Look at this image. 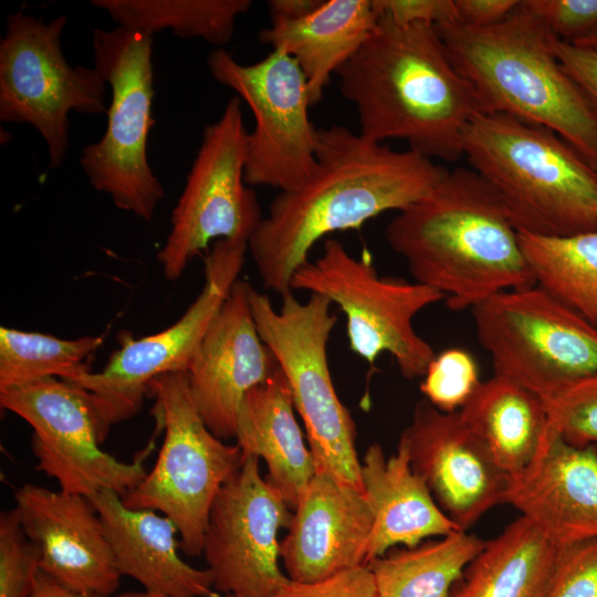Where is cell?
Wrapping results in <instances>:
<instances>
[{"label":"cell","instance_id":"16","mask_svg":"<svg viewBox=\"0 0 597 597\" xmlns=\"http://www.w3.org/2000/svg\"><path fill=\"white\" fill-rule=\"evenodd\" d=\"M259 460L243 455L208 517L202 554L216 590L226 596L272 597L290 580L279 566L277 533L289 527L291 509L261 476Z\"/></svg>","mask_w":597,"mask_h":597},{"label":"cell","instance_id":"11","mask_svg":"<svg viewBox=\"0 0 597 597\" xmlns=\"http://www.w3.org/2000/svg\"><path fill=\"white\" fill-rule=\"evenodd\" d=\"M66 23L64 14L45 22L13 12L0 41V121L32 125L45 142L51 168L66 157L70 113L107 112L106 82L98 71L72 66L63 54Z\"/></svg>","mask_w":597,"mask_h":597},{"label":"cell","instance_id":"29","mask_svg":"<svg viewBox=\"0 0 597 597\" xmlns=\"http://www.w3.org/2000/svg\"><path fill=\"white\" fill-rule=\"evenodd\" d=\"M519 237L535 283L597 328V229Z\"/></svg>","mask_w":597,"mask_h":597},{"label":"cell","instance_id":"26","mask_svg":"<svg viewBox=\"0 0 597 597\" xmlns=\"http://www.w3.org/2000/svg\"><path fill=\"white\" fill-rule=\"evenodd\" d=\"M563 547L520 516L485 541L449 597H547Z\"/></svg>","mask_w":597,"mask_h":597},{"label":"cell","instance_id":"10","mask_svg":"<svg viewBox=\"0 0 597 597\" xmlns=\"http://www.w3.org/2000/svg\"><path fill=\"white\" fill-rule=\"evenodd\" d=\"M471 312L493 375L542 399L597 373V328L536 283L493 294Z\"/></svg>","mask_w":597,"mask_h":597},{"label":"cell","instance_id":"19","mask_svg":"<svg viewBox=\"0 0 597 597\" xmlns=\"http://www.w3.org/2000/svg\"><path fill=\"white\" fill-rule=\"evenodd\" d=\"M15 502L24 532L40 552V570L76 593L109 597L116 591L122 575L88 498L25 484Z\"/></svg>","mask_w":597,"mask_h":597},{"label":"cell","instance_id":"6","mask_svg":"<svg viewBox=\"0 0 597 597\" xmlns=\"http://www.w3.org/2000/svg\"><path fill=\"white\" fill-rule=\"evenodd\" d=\"M281 297L276 310L266 294L248 289L259 335L284 374L304 423L315 471L328 472L364 493L355 422L336 392L328 366L327 345L337 315L331 312V301L317 294L305 302L293 291Z\"/></svg>","mask_w":597,"mask_h":597},{"label":"cell","instance_id":"13","mask_svg":"<svg viewBox=\"0 0 597 597\" xmlns=\"http://www.w3.org/2000/svg\"><path fill=\"white\" fill-rule=\"evenodd\" d=\"M249 132L241 100L231 97L221 116L202 132L201 143L172 209L170 231L157 254L168 281L219 240H245L263 216L244 172Z\"/></svg>","mask_w":597,"mask_h":597},{"label":"cell","instance_id":"18","mask_svg":"<svg viewBox=\"0 0 597 597\" xmlns=\"http://www.w3.org/2000/svg\"><path fill=\"white\" fill-rule=\"evenodd\" d=\"M249 285L241 280L234 283L186 371L200 417L221 440L235 437L245 395L279 367L255 326Z\"/></svg>","mask_w":597,"mask_h":597},{"label":"cell","instance_id":"39","mask_svg":"<svg viewBox=\"0 0 597 597\" xmlns=\"http://www.w3.org/2000/svg\"><path fill=\"white\" fill-rule=\"evenodd\" d=\"M548 43L565 72L597 113V52L557 40L549 34Z\"/></svg>","mask_w":597,"mask_h":597},{"label":"cell","instance_id":"20","mask_svg":"<svg viewBox=\"0 0 597 597\" xmlns=\"http://www.w3.org/2000/svg\"><path fill=\"white\" fill-rule=\"evenodd\" d=\"M505 504L557 545L597 538V447L568 443L548 420L535 455L510 475Z\"/></svg>","mask_w":597,"mask_h":597},{"label":"cell","instance_id":"42","mask_svg":"<svg viewBox=\"0 0 597 597\" xmlns=\"http://www.w3.org/2000/svg\"><path fill=\"white\" fill-rule=\"evenodd\" d=\"M28 597H104L73 591L39 570Z\"/></svg>","mask_w":597,"mask_h":597},{"label":"cell","instance_id":"14","mask_svg":"<svg viewBox=\"0 0 597 597\" xmlns=\"http://www.w3.org/2000/svg\"><path fill=\"white\" fill-rule=\"evenodd\" d=\"M249 242L219 240L205 261V284L182 316L161 332L133 339L121 347L100 373L90 370L71 381L83 388L104 441L112 425L134 417L155 377L187 371L207 331L239 280Z\"/></svg>","mask_w":597,"mask_h":597},{"label":"cell","instance_id":"12","mask_svg":"<svg viewBox=\"0 0 597 597\" xmlns=\"http://www.w3.org/2000/svg\"><path fill=\"white\" fill-rule=\"evenodd\" d=\"M207 66L211 76L234 91L253 114L247 185L279 191L301 186L316 166L318 128L310 118L308 84L295 60L272 50L255 63L242 64L218 48L209 53Z\"/></svg>","mask_w":597,"mask_h":597},{"label":"cell","instance_id":"22","mask_svg":"<svg viewBox=\"0 0 597 597\" xmlns=\"http://www.w3.org/2000/svg\"><path fill=\"white\" fill-rule=\"evenodd\" d=\"M103 523L121 575L146 591L169 597H221L208 568H196L178 554V528L167 516L127 507L111 490L88 498Z\"/></svg>","mask_w":597,"mask_h":597},{"label":"cell","instance_id":"41","mask_svg":"<svg viewBox=\"0 0 597 597\" xmlns=\"http://www.w3.org/2000/svg\"><path fill=\"white\" fill-rule=\"evenodd\" d=\"M323 0H271L268 1L271 22L294 21L315 11Z\"/></svg>","mask_w":597,"mask_h":597},{"label":"cell","instance_id":"8","mask_svg":"<svg viewBox=\"0 0 597 597\" xmlns=\"http://www.w3.org/2000/svg\"><path fill=\"white\" fill-rule=\"evenodd\" d=\"M291 290L337 305L346 317L349 349L370 365L387 353L405 378L416 379L437 355L413 320L446 296L417 281L380 275L369 252L354 256L339 240L326 239L321 255L294 273Z\"/></svg>","mask_w":597,"mask_h":597},{"label":"cell","instance_id":"35","mask_svg":"<svg viewBox=\"0 0 597 597\" xmlns=\"http://www.w3.org/2000/svg\"><path fill=\"white\" fill-rule=\"evenodd\" d=\"M519 9L547 34L567 43L597 28V0H520Z\"/></svg>","mask_w":597,"mask_h":597},{"label":"cell","instance_id":"17","mask_svg":"<svg viewBox=\"0 0 597 597\" xmlns=\"http://www.w3.org/2000/svg\"><path fill=\"white\" fill-rule=\"evenodd\" d=\"M399 442L412 470L460 531L468 532L492 507L505 504L510 475L460 411L418 401Z\"/></svg>","mask_w":597,"mask_h":597},{"label":"cell","instance_id":"33","mask_svg":"<svg viewBox=\"0 0 597 597\" xmlns=\"http://www.w3.org/2000/svg\"><path fill=\"white\" fill-rule=\"evenodd\" d=\"M481 381L474 357L462 348H448L430 363L420 390L433 407L453 412L467 404Z\"/></svg>","mask_w":597,"mask_h":597},{"label":"cell","instance_id":"25","mask_svg":"<svg viewBox=\"0 0 597 597\" xmlns=\"http://www.w3.org/2000/svg\"><path fill=\"white\" fill-rule=\"evenodd\" d=\"M378 23L371 0H323L311 14L271 22L259 41L292 56L304 73L314 106L333 74L363 46Z\"/></svg>","mask_w":597,"mask_h":597},{"label":"cell","instance_id":"9","mask_svg":"<svg viewBox=\"0 0 597 597\" xmlns=\"http://www.w3.org/2000/svg\"><path fill=\"white\" fill-rule=\"evenodd\" d=\"M148 392L156 399L165 439L154 468L122 501L133 510L163 512L177 526L184 553L199 556L212 503L241 467L243 453L209 430L190 395L186 371L155 377Z\"/></svg>","mask_w":597,"mask_h":597},{"label":"cell","instance_id":"36","mask_svg":"<svg viewBox=\"0 0 597 597\" xmlns=\"http://www.w3.org/2000/svg\"><path fill=\"white\" fill-rule=\"evenodd\" d=\"M547 597H597V538L563 547Z\"/></svg>","mask_w":597,"mask_h":597},{"label":"cell","instance_id":"31","mask_svg":"<svg viewBox=\"0 0 597 597\" xmlns=\"http://www.w3.org/2000/svg\"><path fill=\"white\" fill-rule=\"evenodd\" d=\"M102 344V336L63 339L2 326L0 391L46 378L73 381L88 371L85 359Z\"/></svg>","mask_w":597,"mask_h":597},{"label":"cell","instance_id":"28","mask_svg":"<svg viewBox=\"0 0 597 597\" xmlns=\"http://www.w3.org/2000/svg\"><path fill=\"white\" fill-rule=\"evenodd\" d=\"M485 541L465 531L371 561L378 597H449Z\"/></svg>","mask_w":597,"mask_h":597},{"label":"cell","instance_id":"44","mask_svg":"<svg viewBox=\"0 0 597 597\" xmlns=\"http://www.w3.org/2000/svg\"><path fill=\"white\" fill-rule=\"evenodd\" d=\"M116 597H169V596L159 594V593H151V591L145 590L142 593H135V591L124 593Z\"/></svg>","mask_w":597,"mask_h":597},{"label":"cell","instance_id":"23","mask_svg":"<svg viewBox=\"0 0 597 597\" xmlns=\"http://www.w3.org/2000/svg\"><path fill=\"white\" fill-rule=\"evenodd\" d=\"M360 475L373 515L367 565L394 546L411 548L426 538L460 531L412 470L402 443L389 457L380 444H370L363 458Z\"/></svg>","mask_w":597,"mask_h":597},{"label":"cell","instance_id":"2","mask_svg":"<svg viewBox=\"0 0 597 597\" xmlns=\"http://www.w3.org/2000/svg\"><path fill=\"white\" fill-rule=\"evenodd\" d=\"M336 75L364 137L402 139L433 160L463 156L462 136L480 105L436 27L379 17L368 40Z\"/></svg>","mask_w":597,"mask_h":597},{"label":"cell","instance_id":"37","mask_svg":"<svg viewBox=\"0 0 597 597\" xmlns=\"http://www.w3.org/2000/svg\"><path fill=\"white\" fill-rule=\"evenodd\" d=\"M272 597H378L368 565L353 567L327 578L298 583L289 580Z\"/></svg>","mask_w":597,"mask_h":597},{"label":"cell","instance_id":"3","mask_svg":"<svg viewBox=\"0 0 597 597\" xmlns=\"http://www.w3.org/2000/svg\"><path fill=\"white\" fill-rule=\"evenodd\" d=\"M385 239L413 281L441 292L453 311L535 284L506 208L473 169L448 170L428 195L397 212Z\"/></svg>","mask_w":597,"mask_h":597},{"label":"cell","instance_id":"30","mask_svg":"<svg viewBox=\"0 0 597 597\" xmlns=\"http://www.w3.org/2000/svg\"><path fill=\"white\" fill-rule=\"evenodd\" d=\"M119 27L153 35L168 29L182 39L199 38L222 48L235 23L252 7L250 0H92Z\"/></svg>","mask_w":597,"mask_h":597},{"label":"cell","instance_id":"24","mask_svg":"<svg viewBox=\"0 0 597 597\" xmlns=\"http://www.w3.org/2000/svg\"><path fill=\"white\" fill-rule=\"evenodd\" d=\"M234 438L243 455L264 460L266 480L294 510L315 473V464L280 367L245 395L238 412Z\"/></svg>","mask_w":597,"mask_h":597},{"label":"cell","instance_id":"27","mask_svg":"<svg viewBox=\"0 0 597 597\" xmlns=\"http://www.w3.org/2000/svg\"><path fill=\"white\" fill-rule=\"evenodd\" d=\"M459 411L509 475L530 463L548 426L542 398L498 375L482 380Z\"/></svg>","mask_w":597,"mask_h":597},{"label":"cell","instance_id":"1","mask_svg":"<svg viewBox=\"0 0 597 597\" xmlns=\"http://www.w3.org/2000/svg\"><path fill=\"white\" fill-rule=\"evenodd\" d=\"M447 172L409 148L395 150L339 125L318 128L313 172L279 192L249 239L261 282L281 296L291 292L294 273L324 237L408 208Z\"/></svg>","mask_w":597,"mask_h":597},{"label":"cell","instance_id":"40","mask_svg":"<svg viewBox=\"0 0 597 597\" xmlns=\"http://www.w3.org/2000/svg\"><path fill=\"white\" fill-rule=\"evenodd\" d=\"M458 24L474 29L494 27L506 20L520 0H454Z\"/></svg>","mask_w":597,"mask_h":597},{"label":"cell","instance_id":"38","mask_svg":"<svg viewBox=\"0 0 597 597\" xmlns=\"http://www.w3.org/2000/svg\"><path fill=\"white\" fill-rule=\"evenodd\" d=\"M377 17L399 24L447 25L458 23L454 0H371Z\"/></svg>","mask_w":597,"mask_h":597},{"label":"cell","instance_id":"21","mask_svg":"<svg viewBox=\"0 0 597 597\" xmlns=\"http://www.w3.org/2000/svg\"><path fill=\"white\" fill-rule=\"evenodd\" d=\"M280 543L293 582L311 583L367 565L373 515L364 493L333 474L315 471Z\"/></svg>","mask_w":597,"mask_h":597},{"label":"cell","instance_id":"4","mask_svg":"<svg viewBox=\"0 0 597 597\" xmlns=\"http://www.w3.org/2000/svg\"><path fill=\"white\" fill-rule=\"evenodd\" d=\"M436 28L474 88L480 112L505 113L552 129L597 171V113L554 55L548 34L519 4L491 28Z\"/></svg>","mask_w":597,"mask_h":597},{"label":"cell","instance_id":"43","mask_svg":"<svg viewBox=\"0 0 597 597\" xmlns=\"http://www.w3.org/2000/svg\"><path fill=\"white\" fill-rule=\"evenodd\" d=\"M572 44L597 52V28Z\"/></svg>","mask_w":597,"mask_h":597},{"label":"cell","instance_id":"34","mask_svg":"<svg viewBox=\"0 0 597 597\" xmlns=\"http://www.w3.org/2000/svg\"><path fill=\"white\" fill-rule=\"evenodd\" d=\"M40 570V552L17 507L0 516V597H28Z\"/></svg>","mask_w":597,"mask_h":597},{"label":"cell","instance_id":"45","mask_svg":"<svg viewBox=\"0 0 597 597\" xmlns=\"http://www.w3.org/2000/svg\"><path fill=\"white\" fill-rule=\"evenodd\" d=\"M226 597H234V596H230V595H229V596H226Z\"/></svg>","mask_w":597,"mask_h":597},{"label":"cell","instance_id":"7","mask_svg":"<svg viewBox=\"0 0 597 597\" xmlns=\"http://www.w3.org/2000/svg\"><path fill=\"white\" fill-rule=\"evenodd\" d=\"M153 35L117 25L94 29V67L111 87L106 129L83 147L80 165L91 186L121 209L149 221L165 197L147 146L155 97Z\"/></svg>","mask_w":597,"mask_h":597},{"label":"cell","instance_id":"5","mask_svg":"<svg viewBox=\"0 0 597 597\" xmlns=\"http://www.w3.org/2000/svg\"><path fill=\"white\" fill-rule=\"evenodd\" d=\"M462 155L519 232L564 237L597 229V171L552 129L479 112L463 133Z\"/></svg>","mask_w":597,"mask_h":597},{"label":"cell","instance_id":"32","mask_svg":"<svg viewBox=\"0 0 597 597\" xmlns=\"http://www.w3.org/2000/svg\"><path fill=\"white\" fill-rule=\"evenodd\" d=\"M548 420L575 447H597V373L542 399Z\"/></svg>","mask_w":597,"mask_h":597},{"label":"cell","instance_id":"15","mask_svg":"<svg viewBox=\"0 0 597 597\" xmlns=\"http://www.w3.org/2000/svg\"><path fill=\"white\" fill-rule=\"evenodd\" d=\"M0 405L31 426L35 468L56 480L63 492L91 498L111 490L122 496L147 474L143 458L122 462L100 448L94 410L86 391L74 383L46 378L1 390Z\"/></svg>","mask_w":597,"mask_h":597}]
</instances>
